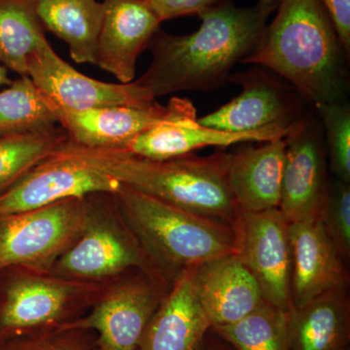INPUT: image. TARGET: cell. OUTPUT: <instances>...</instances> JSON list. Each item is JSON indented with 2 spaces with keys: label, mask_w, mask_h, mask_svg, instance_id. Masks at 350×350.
<instances>
[{
  "label": "cell",
  "mask_w": 350,
  "mask_h": 350,
  "mask_svg": "<svg viewBox=\"0 0 350 350\" xmlns=\"http://www.w3.org/2000/svg\"><path fill=\"white\" fill-rule=\"evenodd\" d=\"M27 75L46 98L68 109L148 107L158 103L151 92L137 80L126 84L107 83L83 75L64 61L47 39L32 52Z\"/></svg>",
  "instance_id": "cell-11"
},
{
  "label": "cell",
  "mask_w": 350,
  "mask_h": 350,
  "mask_svg": "<svg viewBox=\"0 0 350 350\" xmlns=\"http://www.w3.org/2000/svg\"><path fill=\"white\" fill-rule=\"evenodd\" d=\"M335 27L340 43L350 54V0H319Z\"/></svg>",
  "instance_id": "cell-31"
},
{
  "label": "cell",
  "mask_w": 350,
  "mask_h": 350,
  "mask_svg": "<svg viewBox=\"0 0 350 350\" xmlns=\"http://www.w3.org/2000/svg\"><path fill=\"white\" fill-rule=\"evenodd\" d=\"M278 0L248 7L228 1L200 13L199 29L186 36L159 31L148 48L152 63L137 81L155 98L183 91H211L254 49Z\"/></svg>",
  "instance_id": "cell-1"
},
{
  "label": "cell",
  "mask_w": 350,
  "mask_h": 350,
  "mask_svg": "<svg viewBox=\"0 0 350 350\" xmlns=\"http://www.w3.org/2000/svg\"><path fill=\"white\" fill-rule=\"evenodd\" d=\"M59 125L47 98L29 76H20L0 91V137Z\"/></svg>",
  "instance_id": "cell-25"
},
{
  "label": "cell",
  "mask_w": 350,
  "mask_h": 350,
  "mask_svg": "<svg viewBox=\"0 0 350 350\" xmlns=\"http://www.w3.org/2000/svg\"><path fill=\"white\" fill-rule=\"evenodd\" d=\"M169 285L145 271L126 278L96 299L70 328L96 334L98 350H139L147 327Z\"/></svg>",
  "instance_id": "cell-8"
},
{
  "label": "cell",
  "mask_w": 350,
  "mask_h": 350,
  "mask_svg": "<svg viewBox=\"0 0 350 350\" xmlns=\"http://www.w3.org/2000/svg\"><path fill=\"white\" fill-rule=\"evenodd\" d=\"M194 350H236L213 329H209Z\"/></svg>",
  "instance_id": "cell-32"
},
{
  "label": "cell",
  "mask_w": 350,
  "mask_h": 350,
  "mask_svg": "<svg viewBox=\"0 0 350 350\" xmlns=\"http://www.w3.org/2000/svg\"><path fill=\"white\" fill-rule=\"evenodd\" d=\"M119 149L91 148L68 139L0 194V216L40 208L122 187L111 163Z\"/></svg>",
  "instance_id": "cell-5"
},
{
  "label": "cell",
  "mask_w": 350,
  "mask_h": 350,
  "mask_svg": "<svg viewBox=\"0 0 350 350\" xmlns=\"http://www.w3.org/2000/svg\"><path fill=\"white\" fill-rule=\"evenodd\" d=\"M275 11L241 64L282 76L314 107L345 100L349 56L319 0H278Z\"/></svg>",
  "instance_id": "cell-2"
},
{
  "label": "cell",
  "mask_w": 350,
  "mask_h": 350,
  "mask_svg": "<svg viewBox=\"0 0 350 350\" xmlns=\"http://www.w3.org/2000/svg\"><path fill=\"white\" fill-rule=\"evenodd\" d=\"M61 126L0 137V194L68 142Z\"/></svg>",
  "instance_id": "cell-24"
},
{
  "label": "cell",
  "mask_w": 350,
  "mask_h": 350,
  "mask_svg": "<svg viewBox=\"0 0 350 350\" xmlns=\"http://www.w3.org/2000/svg\"><path fill=\"white\" fill-rule=\"evenodd\" d=\"M230 155L218 151L206 157L152 160L119 149L111 172L138 192L234 228L241 211L228 181Z\"/></svg>",
  "instance_id": "cell-4"
},
{
  "label": "cell",
  "mask_w": 350,
  "mask_h": 350,
  "mask_svg": "<svg viewBox=\"0 0 350 350\" xmlns=\"http://www.w3.org/2000/svg\"><path fill=\"white\" fill-rule=\"evenodd\" d=\"M194 284L211 327L234 323L265 301L256 280L237 253L194 267Z\"/></svg>",
  "instance_id": "cell-18"
},
{
  "label": "cell",
  "mask_w": 350,
  "mask_h": 350,
  "mask_svg": "<svg viewBox=\"0 0 350 350\" xmlns=\"http://www.w3.org/2000/svg\"><path fill=\"white\" fill-rule=\"evenodd\" d=\"M211 329L236 350H290L288 312L266 301L239 321Z\"/></svg>",
  "instance_id": "cell-26"
},
{
  "label": "cell",
  "mask_w": 350,
  "mask_h": 350,
  "mask_svg": "<svg viewBox=\"0 0 350 350\" xmlns=\"http://www.w3.org/2000/svg\"><path fill=\"white\" fill-rule=\"evenodd\" d=\"M284 137L231 153L228 181L241 211L278 208L285 163Z\"/></svg>",
  "instance_id": "cell-20"
},
{
  "label": "cell",
  "mask_w": 350,
  "mask_h": 350,
  "mask_svg": "<svg viewBox=\"0 0 350 350\" xmlns=\"http://www.w3.org/2000/svg\"><path fill=\"white\" fill-rule=\"evenodd\" d=\"M94 195L91 196L89 217L81 234L51 267L54 275L94 282L142 269L165 282L122 218L120 222L111 220L96 208Z\"/></svg>",
  "instance_id": "cell-9"
},
{
  "label": "cell",
  "mask_w": 350,
  "mask_h": 350,
  "mask_svg": "<svg viewBox=\"0 0 350 350\" xmlns=\"http://www.w3.org/2000/svg\"><path fill=\"white\" fill-rule=\"evenodd\" d=\"M90 208L91 196L0 216V271L46 273L81 234Z\"/></svg>",
  "instance_id": "cell-7"
},
{
  "label": "cell",
  "mask_w": 350,
  "mask_h": 350,
  "mask_svg": "<svg viewBox=\"0 0 350 350\" xmlns=\"http://www.w3.org/2000/svg\"><path fill=\"white\" fill-rule=\"evenodd\" d=\"M290 350H349V287L337 288L288 310Z\"/></svg>",
  "instance_id": "cell-21"
},
{
  "label": "cell",
  "mask_w": 350,
  "mask_h": 350,
  "mask_svg": "<svg viewBox=\"0 0 350 350\" xmlns=\"http://www.w3.org/2000/svg\"><path fill=\"white\" fill-rule=\"evenodd\" d=\"M289 234L291 306L304 305L330 290L349 286V266L327 236L321 221L291 223Z\"/></svg>",
  "instance_id": "cell-16"
},
{
  "label": "cell",
  "mask_w": 350,
  "mask_h": 350,
  "mask_svg": "<svg viewBox=\"0 0 350 350\" xmlns=\"http://www.w3.org/2000/svg\"><path fill=\"white\" fill-rule=\"evenodd\" d=\"M45 31L68 44L77 64H96L105 6L100 0H33Z\"/></svg>",
  "instance_id": "cell-22"
},
{
  "label": "cell",
  "mask_w": 350,
  "mask_h": 350,
  "mask_svg": "<svg viewBox=\"0 0 350 350\" xmlns=\"http://www.w3.org/2000/svg\"><path fill=\"white\" fill-rule=\"evenodd\" d=\"M192 101L174 96L167 105L165 118L129 144L133 155L167 160L191 155L206 147H228L244 142H262L284 137L287 129L269 128L253 133H228L200 125Z\"/></svg>",
  "instance_id": "cell-13"
},
{
  "label": "cell",
  "mask_w": 350,
  "mask_h": 350,
  "mask_svg": "<svg viewBox=\"0 0 350 350\" xmlns=\"http://www.w3.org/2000/svg\"><path fill=\"white\" fill-rule=\"evenodd\" d=\"M325 131L329 165L336 178L350 183V107L347 100L317 105Z\"/></svg>",
  "instance_id": "cell-27"
},
{
  "label": "cell",
  "mask_w": 350,
  "mask_h": 350,
  "mask_svg": "<svg viewBox=\"0 0 350 350\" xmlns=\"http://www.w3.org/2000/svg\"><path fill=\"white\" fill-rule=\"evenodd\" d=\"M0 350H98L96 334L61 326L0 342Z\"/></svg>",
  "instance_id": "cell-28"
},
{
  "label": "cell",
  "mask_w": 350,
  "mask_h": 350,
  "mask_svg": "<svg viewBox=\"0 0 350 350\" xmlns=\"http://www.w3.org/2000/svg\"><path fill=\"white\" fill-rule=\"evenodd\" d=\"M211 328L196 292L192 267L177 276L163 296L139 350H194Z\"/></svg>",
  "instance_id": "cell-19"
},
{
  "label": "cell",
  "mask_w": 350,
  "mask_h": 350,
  "mask_svg": "<svg viewBox=\"0 0 350 350\" xmlns=\"http://www.w3.org/2000/svg\"><path fill=\"white\" fill-rule=\"evenodd\" d=\"M234 229L237 254L256 280L262 298L288 312L292 275L289 223L278 208L241 211Z\"/></svg>",
  "instance_id": "cell-12"
},
{
  "label": "cell",
  "mask_w": 350,
  "mask_h": 350,
  "mask_svg": "<svg viewBox=\"0 0 350 350\" xmlns=\"http://www.w3.org/2000/svg\"><path fill=\"white\" fill-rule=\"evenodd\" d=\"M96 66L120 83L135 81L138 57L162 24L145 0H103Z\"/></svg>",
  "instance_id": "cell-15"
},
{
  "label": "cell",
  "mask_w": 350,
  "mask_h": 350,
  "mask_svg": "<svg viewBox=\"0 0 350 350\" xmlns=\"http://www.w3.org/2000/svg\"><path fill=\"white\" fill-rule=\"evenodd\" d=\"M243 91L229 103L198 119L200 125L228 131L253 133L287 129L300 118V101L291 90L261 71L232 76Z\"/></svg>",
  "instance_id": "cell-14"
},
{
  "label": "cell",
  "mask_w": 350,
  "mask_h": 350,
  "mask_svg": "<svg viewBox=\"0 0 350 350\" xmlns=\"http://www.w3.org/2000/svg\"><path fill=\"white\" fill-rule=\"evenodd\" d=\"M13 80L9 78L8 71L5 66L0 64V89L2 87L10 86L12 84Z\"/></svg>",
  "instance_id": "cell-33"
},
{
  "label": "cell",
  "mask_w": 350,
  "mask_h": 350,
  "mask_svg": "<svg viewBox=\"0 0 350 350\" xmlns=\"http://www.w3.org/2000/svg\"><path fill=\"white\" fill-rule=\"evenodd\" d=\"M113 199L120 217L170 287L185 269L237 253L231 225L189 213L123 184Z\"/></svg>",
  "instance_id": "cell-3"
},
{
  "label": "cell",
  "mask_w": 350,
  "mask_h": 350,
  "mask_svg": "<svg viewBox=\"0 0 350 350\" xmlns=\"http://www.w3.org/2000/svg\"><path fill=\"white\" fill-rule=\"evenodd\" d=\"M46 98L69 140L91 148L126 150L133 140L158 125L167 114V105L159 103L148 107H105L72 110L59 107Z\"/></svg>",
  "instance_id": "cell-17"
},
{
  "label": "cell",
  "mask_w": 350,
  "mask_h": 350,
  "mask_svg": "<svg viewBox=\"0 0 350 350\" xmlns=\"http://www.w3.org/2000/svg\"><path fill=\"white\" fill-rule=\"evenodd\" d=\"M33 0H0V64L27 75L29 57L45 40Z\"/></svg>",
  "instance_id": "cell-23"
},
{
  "label": "cell",
  "mask_w": 350,
  "mask_h": 350,
  "mask_svg": "<svg viewBox=\"0 0 350 350\" xmlns=\"http://www.w3.org/2000/svg\"><path fill=\"white\" fill-rule=\"evenodd\" d=\"M319 123L301 116L284 135L280 213L291 223L321 221L328 202L331 180L328 157Z\"/></svg>",
  "instance_id": "cell-10"
},
{
  "label": "cell",
  "mask_w": 350,
  "mask_h": 350,
  "mask_svg": "<svg viewBox=\"0 0 350 350\" xmlns=\"http://www.w3.org/2000/svg\"><path fill=\"white\" fill-rule=\"evenodd\" d=\"M161 22L189 15H200L204 11L230 0H145Z\"/></svg>",
  "instance_id": "cell-30"
},
{
  "label": "cell",
  "mask_w": 350,
  "mask_h": 350,
  "mask_svg": "<svg viewBox=\"0 0 350 350\" xmlns=\"http://www.w3.org/2000/svg\"><path fill=\"white\" fill-rule=\"evenodd\" d=\"M98 291L96 283L24 268L0 271V342L79 319Z\"/></svg>",
  "instance_id": "cell-6"
},
{
  "label": "cell",
  "mask_w": 350,
  "mask_h": 350,
  "mask_svg": "<svg viewBox=\"0 0 350 350\" xmlns=\"http://www.w3.org/2000/svg\"><path fill=\"white\" fill-rule=\"evenodd\" d=\"M327 236L338 255L349 266L350 261V183L335 178L329 191L325 213L321 220Z\"/></svg>",
  "instance_id": "cell-29"
}]
</instances>
